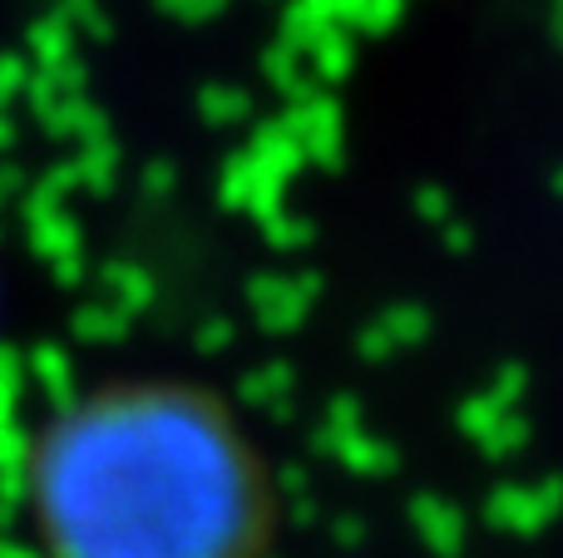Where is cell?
Returning a JSON list of instances; mask_svg holds the SVG:
<instances>
[{
  "instance_id": "cell-1",
  "label": "cell",
  "mask_w": 563,
  "mask_h": 558,
  "mask_svg": "<svg viewBox=\"0 0 563 558\" xmlns=\"http://www.w3.org/2000/svg\"><path fill=\"white\" fill-rule=\"evenodd\" d=\"M35 558H273L282 475L253 415L198 371H104L15 455Z\"/></svg>"
}]
</instances>
